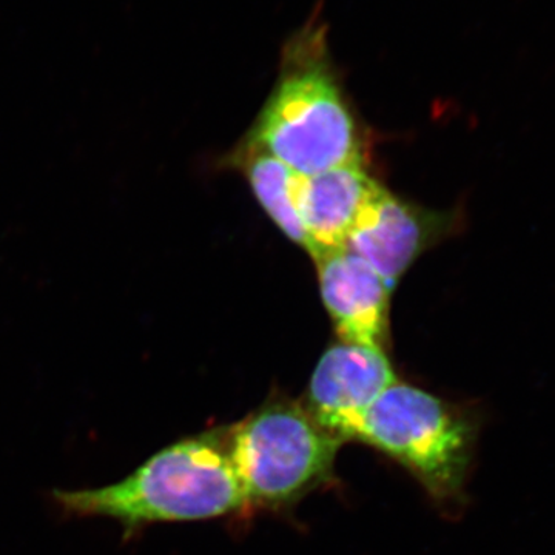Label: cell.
Returning <instances> with one entry per match:
<instances>
[{
	"mask_svg": "<svg viewBox=\"0 0 555 555\" xmlns=\"http://www.w3.org/2000/svg\"><path fill=\"white\" fill-rule=\"evenodd\" d=\"M247 141L301 177L363 163L321 3L284 42L275 86Z\"/></svg>",
	"mask_w": 555,
	"mask_h": 555,
	"instance_id": "1",
	"label": "cell"
},
{
	"mask_svg": "<svg viewBox=\"0 0 555 555\" xmlns=\"http://www.w3.org/2000/svg\"><path fill=\"white\" fill-rule=\"evenodd\" d=\"M53 499L65 516L109 518L127 534L153 524L232 516L248 507L222 429L160 449L118 483L54 491Z\"/></svg>",
	"mask_w": 555,
	"mask_h": 555,
	"instance_id": "2",
	"label": "cell"
},
{
	"mask_svg": "<svg viewBox=\"0 0 555 555\" xmlns=\"http://www.w3.org/2000/svg\"><path fill=\"white\" fill-rule=\"evenodd\" d=\"M478 420L406 383H393L369 409L356 441L406 467L438 503L459 505L476 455Z\"/></svg>",
	"mask_w": 555,
	"mask_h": 555,
	"instance_id": "3",
	"label": "cell"
},
{
	"mask_svg": "<svg viewBox=\"0 0 555 555\" xmlns=\"http://www.w3.org/2000/svg\"><path fill=\"white\" fill-rule=\"evenodd\" d=\"M225 451L248 507L280 509L327 483L341 441L326 433L308 409L270 398L243 422L222 429Z\"/></svg>",
	"mask_w": 555,
	"mask_h": 555,
	"instance_id": "4",
	"label": "cell"
},
{
	"mask_svg": "<svg viewBox=\"0 0 555 555\" xmlns=\"http://www.w3.org/2000/svg\"><path fill=\"white\" fill-rule=\"evenodd\" d=\"M397 382L386 350L341 341L321 356L302 406L341 443L356 441L369 409Z\"/></svg>",
	"mask_w": 555,
	"mask_h": 555,
	"instance_id": "5",
	"label": "cell"
},
{
	"mask_svg": "<svg viewBox=\"0 0 555 555\" xmlns=\"http://www.w3.org/2000/svg\"><path fill=\"white\" fill-rule=\"evenodd\" d=\"M315 262L321 297L339 339L385 350L392 294L386 281L347 247Z\"/></svg>",
	"mask_w": 555,
	"mask_h": 555,
	"instance_id": "6",
	"label": "cell"
},
{
	"mask_svg": "<svg viewBox=\"0 0 555 555\" xmlns=\"http://www.w3.org/2000/svg\"><path fill=\"white\" fill-rule=\"evenodd\" d=\"M385 188L364 170L363 163L299 177L297 207L310 243V257H324L347 247L367 207Z\"/></svg>",
	"mask_w": 555,
	"mask_h": 555,
	"instance_id": "7",
	"label": "cell"
},
{
	"mask_svg": "<svg viewBox=\"0 0 555 555\" xmlns=\"http://www.w3.org/2000/svg\"><path fill=\"white\" fill-rule=\"evenodd\" d=\"M441 224L443 219L426 217L385 189L358 221L347 248L363 258L393 291Z\"/></svg>",
	"mask_w": 555,
	"mask_h": 555,
	"instance_id": "8",
	"label": "cell"
},
{
	"mask_svg": "<svg viewBox=\"0 0 555 555\" xmlns=\"http://www.w3.org/2000/svg\"><path fill=\"white\" fill-rule=\"evenodd\" d=\"M235 160L246 175L259 204L281 232L310 255L309 238L297 207V189L301 175L250 141H246Z\"/></svg>",
	"mask_w": 555,
	"mask_h": 555,
	"instance_id": "9",
	"label": "cell"
}]
</instances>
